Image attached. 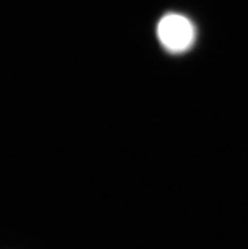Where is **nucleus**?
<instances>
[{"instance_id": "nucleus-1", "label": "nucleus", "mask_w": 248, "mask_h": 249, "mask_svg": "<svg viewBox=\"0 0 248 249\" xmlns=\"http://www.w3.org/2000/svg\"><path fill=\"white\" fill-rule=\"evenodd\" d=\"M157 37L169 52L181 53L194 44L195 28L184 16L167 14L158 22Z\"/></svg>"}]
</instances>
